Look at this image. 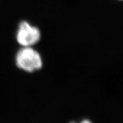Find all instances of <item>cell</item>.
<instances>
[{
	"label": "cell",
	"mask_w": 123,
	"mask_h": 123,
	"mask_svg": "<svg viewBox=\"0 0 123 123\" xmlns=\"http://www.w3.org/2000/svg\"><path fill=\"white\" fill-rule=\"evenodd\" d=\"M15 62L18 68L29 73L39 70L43 65L41 55L31 46L24 47L18 52Z\"/></svg>",
	"instance_id": "cell-1"
},
{
	"label": "cell",
	"mask_w": 123,
	"mask_h": 123,
	"mask_svg": "<svg viewBox=\"0 0 123 123\" xmlns=\"http://www.w3.org/2000/svg\"><path fill=\"white\" fill-rule=\"evenodd\" d=\"M41 39V32L37 27L33 26L26 21L19 25L17 40L23 47H30L36 44Z\"/></svg>",
	"instance_id": "cell-2"
}]
</instances>
